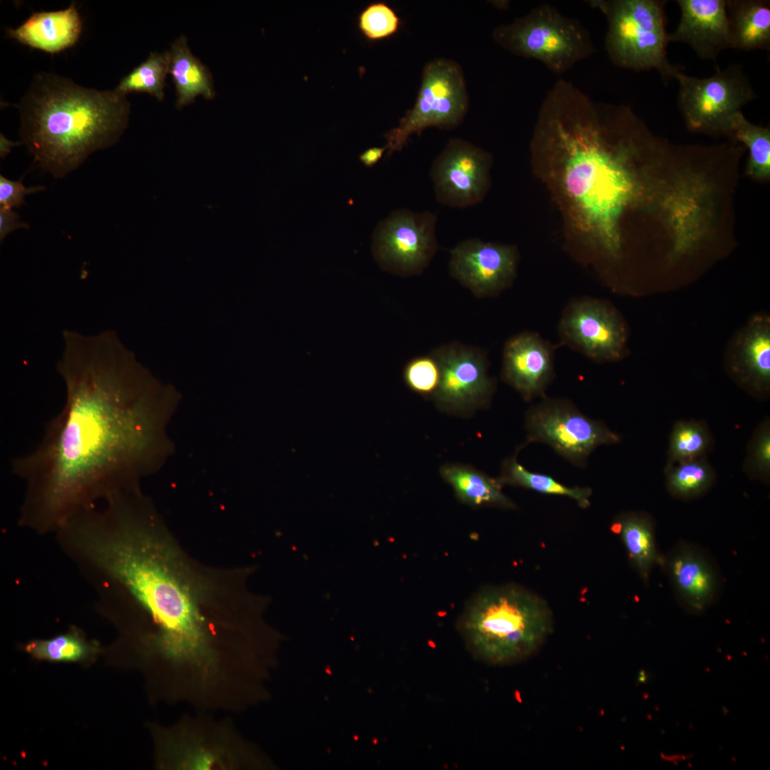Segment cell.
Returning a JSON list of instances; mask_svg holds the SVG:
<instances>
[{
	"label": "cell",
	"instance_id": "1",
	"mask_svg": "<svg viewBox=\"0 0 770 770\" xmlns=\"http://www.w3.org/2000/svg\"><path fill=\"white\" fill-rule=\"evenodd\" d=\"M103 570L138 616L133 642L162 700L232 714L250 704L256 653L245 570L200 563L160 521L118 537Z\"/></svg>",
	"mask_w": 770,
	"mask_h": 770
},
{
	"label": "cell",
	"instance_id": "2",
	"mask_svg": "<svg viewBox=\"0 0 770 770\" xmlns=\"http://www.w3.org/2000/svg\"><path fill=\"white\" fill-rule=\"evenodd\" d=\"M57 371L66 401L30 453L14 459L26 484L21 520L61 526L78 510L135 488L160 453L161 411L153 385L112 331L63 334Z\"/></svg>",
	"mask_w": 770,
	"mask_h": 770
},
{
	"label": "cell",
	"instance_id": "3",
	"mask_svg": "<svg viewBox=\"0 0 770 770\" xmlns=\"http://www.w3.org/2000/svg\"><path fill=\"white\" fill-rule=\"evenodd\" d=\"M18 108L22 143L43 169L63 178L94 152L116 143L127 126L130 106L115 89L88 88L41 72Z\"/></svg>",
	"mask_w": 770,
	"mask_h": 770
},
{
	"label": "cell",
	"instance_id": "4",
	"mask_svg": "<svg viewBox=\"0 0 770 770\" xmlns=\"http://www.w3.org/2000/svg\"><path fill=\"white\" fill-rule=\"evenodd\" d=\"M458 630L471 653L486 663L505 665L533 655L553 630L548 603L515 585L481 590L468 602Z\"/></svg>",
	"mask_w": 770,
	"mask_h": 770
},
{
	"label": "cell",
	"instance_id": "5",
	"mask_svg": "<svg viewBox=\"0 0 770 770\" xmlns=\"http://www.w3.org/2000/svg\"><path fill=\"white\" fill-rule=\"evenodd\" d=\"M210 713H186L173 724L155 728L158 766L165 770H244L262 766L232 719H217Z\"/></svg>",
	"mask_w": 770,
	"mask_h": 770
},
{
	"label": "cell",
	"instance_id": "6",
	"mask_svg": "<svg viewBox=\"0 0 770 770\" xmlns=\"http://www.w3.org/2000/svg\"><path fill=\"white\" fill-rule=\"evenodd\" d=\"M667 1L597 0L590 1L608 23L605 48L617 66L636 71L655 70L664 81L679 67L667 55Z\"/></svg>",
	"mask_w": 770,
	"mask_h": 770
},
{
	"label": "cell",
	"instance_id": "7",
	"mask_svg": "<svg viewBox=\"0 0 770 770\" xmlns=\"http://www.w3.org/2000/svg\"><path fill=\"white\" fill-rule=\"evenodd\" d=\"M493 38L511 53L539 61L559 74L595 51L588 32L577 21L547 4L497 26Z\"/></svg>",
	"mask_w": 770,
	"mask_h": 770
},
{
	"label": "cell",
	"instance_id": "8",
	"mask_svg": "<svg viewBox=\"0 0 770 770\" xmlns=\"http://www.w3.org/2000/svg\"><path fill=\"white\" fill-rule=\"evenodd\" d=\"M678 81L677 105L687 126L693 131L730 135L733 120L741 108L758 98L742 66L732 64L714 74L698 78L673 74Z\"/></svg>",
	"mask_w": 770,
	"mask_h": 770
},
{
	"label": "cell",
	"instance_id": "9",
	"mask_svg": "<svg viewBox=\"0 0 770 770\" xmlns=\"http://www.w3.org/2000/svg\"><path fill=\"white\" fill-rule=\"evenodd\" d=\"M468 108V95L461 67L444 58L433 59L423 67L421 86L414 106L399 125L385 135L387 155L401 150L414 133L420 135L430 127L452 130L463 121Z\"/></svg>",
	"mask_w": 770,
	"mask_h": 770
},
{
	"label": "cell",
	"instance_id": "10",
	"mask_svg": "<svg viewBox=\"0 0 770 770\" xmlns=\"http://www.w3.org/2000/svg\"><path fill=\"white\" fill-rule=\"evenodd\" d=\"M527 443L550 446L573 465L585 468L598 446L619 442L620 436L606 425L583 414L566 400L545 399L526 413Z\"/></svg>",
	"mask_w": 770,
	"mask_h": 770
},
{
	"label": "cell",
	"instance_id": "11",
	"mask_svg": "<svg viewBox=\"0 0 770 770\" xmlns=\"http://www.w3.org/2000/svg\"><path fill=\"white\" fill-rule=\"evenodd\" d=\"M437 216L431 211L397 210L376 227L373 252L385 270L401 276L421 274L438 250Z\"/></svg>",
	"mask_w": 770,
	"mask_h": 770
},
{
	"label": "cell",
	"instance_id": "12",
	"mask_svg": "<svg viewBox=\"0 0 770 770\" xmlns=\"http://www.w3.org/2000/svg\"><path fill=\"white\" fill-rule=\"evenodd\" d=\"M431 354L440 368V383L432 396L440 409L462 413L489 402L494 382L481 349L453 342L434 349Z\"/></svg>",
	"mask_w": 770,
	"mask_h": 770
},
{
	"label": "cell",
	"instance_id": "13",
	"mask_svg": "<svg viewBox=\"0 0 770 770\" xmlns=\"http://www.w3.org/2000/svg\"><path fill=\"white\" fill-rule=\"evenodd\" d=\"M491 155L461 138L449 140L433 161L430 177L436 200L453 207L482 200L490 185Z\"/></svg>",
	"mask_w": 770,
	"mask_h": 770
},
{
	"label": "cell",
	"instance_id": "14",
	"mask_svg": "<svg viewBox=\"0 0 770 770\" xmlns=\"http://www.w3.org/2000/svg\"><path fill=\"white\" fill-rule=\"evenodd\" d=\"M449 273L478 297L497 294L512 282L516 255L510 246L469 238L450 251Z\"/></svg>",
	"mask_w": 770,
	"mask_h": 770
},
{
	"label": "cell",
	"instance_id": "15",
	"mask_svg": "<svg viewBox=\"0 0 770 770\" xmlns=\"http://www.w3.org/2000/svg\"><path fill=\"white\" fill-rule=\"evenodd\" d=\"M567 342L599 361L619 359L626 343V329L618 314L605 303L582 300L568 308L560 322Z\"/></svg>",
	"mask_w": 770,
	"mask_h": 770
},
{
	"label": "cell",
	"instance_id": "16",
	"mask_svg": "<svg viewBox=\"0 0 770 770\" xmlns=\"http://www.w3.org/2000/svg\"><path fill=\"white\" fill-rule=\"evenodd\" d=\"M680 18L669 42L690 46L697 56L716 62L719 54L734 48L727 0H677Z\"/></svg>",
	"mask_w": 770,
	"mask_h": 770
},
{
	"label": "cell",
	"instance_id": "17",
	"mask_svg": "<svg viewBox=\"0 0 770 770\" xmlns=\"http://www.w3.org/2000/svg\"><path fill=\"white\" fill-rule=\"evenodd\" d=\"M502 376L525 400L543 395L553 376L548 345L532 333L511 337L503 349Z\"/></svg>",
	"mask_w": 770,
	"mask_h": 770
},
{
	"label": "cell",
	"instance_id": "18",
	"mask_svg": "<svg viewBox=\"0 0 770 770\" xmlns=\"http://www.w3.org/2000/svg\"><path fill=\"white\" fill-rule=\"evenodd\" d=\"M732 371L740 381L759 391L770 382V322L755 316L736 335L728 351Z\"/></svg>",
	"mask_w": 770,
	"mask_h": 770
},
{
	"label": "cell",
	"instance_id": "19",
	"mask_svg": "<svg viewBox=\"0 0 770 770\" xmlns=\"http://www.w3.org/2000/svg\"><path fill=\"white\" fill-rule=\"evenodd\" d=\"M83 24L73 2L66 9L34 13L21 25L9 29V35L24 45L50 53L73 46L82 33Z\"/></svg>",
	"mask_w": 770,
	"mask_h": 770
},
{
	"label": "cell",
	"instance_id": "20",
	"mask_svg": "<svg viewBox=\"0 0 770 770\" xmlns=\"http://www.w3.org/2000/svg\"><path fill=\"white\" fill-rule=\"evenodd\" d=\"M668 570L676 592L689 610L699 613L709 606L718 582L703 554L692 547L680 548L669 559Z\"/></svg>",
	"mask_w": 770,
	"mask_h": 770
},
{
	"label": "cell",
	"instance_id": "21",
	"mask_svg": "<svg viewBox=\"0 0 770 770\" xmlns=\"http://www.w3.org/2000/svg\"><path fill=\"white\" fill-rule=\"evenodd\" d=\"M727 13L734 48L770 50V2L727 0Z\"/></svg>",
	"mask_w": 770,
	"mask_h": 770
},
{
	"label": "cell",
	"instance_id": "22",
	"mask_svg": "<svg viewBox=\"0 0 770 770\" xmlns=\"http://www.w3.org/2000/svg\"><path fill=\"white\" fill-rule=\"evenodd\" d=\"M169 73L176 91L178 108L193 102L197 96L212 99L215 96L212 74L208 68L195 57L185 36L171 45Z\"/></svg>",
	"mask_w": 770,
	"mask_h": 770
},
{
	"label": "cell",
	"instance_id": "23",
	"mask_svg": "<svg viewBox=\"0 0 770 770\" xmlns=\"http://www.w3.org/2000/svg\"><path fill=\"white\" fill-rule=\"evenodd\" d=\"M440 472L463 503L474 507L515 508V503L502 491L503 486L498 478L461 464L445 465Z\"/></svg>",
	"mask_w": 770,
	"mask_h": 770
},
{
	"label": "cell",
	"instance_id": "24",
	"mask_svg": "<svg viewBox=\"0 0 770 770\" xmlns=\"http://www.w3.org/2000/svg\"><path fill=\"white\" fill-rule=\"evenodd\" d=\"M613 528L617 529L637 572L643 579H647L658 560L651 520L642 513H627L618 517Z\"/></svg>",
	"mask_w": 770,
	"mask_h": 770
},
{
	"label": "cell",
	"instance_id": "25",
	"mask_svg": "<svg viewBox=\"0 0 770 770\" xmlns=\"http://www.w3.org/2000/svg\"><path fill=\"white\" fill-rule=\"evenodd\" d=\"M498 480L502 486H520L542 493L569 497L582 508H587L590 505L592 490L590 488L569 487L548 475L531 472L518 462L516 455L503 463Z\"/></svg>",
	"mask_w": 770,
	"mask_h": 770
},
{
	"label": "cell",
	"instance_id": "26",
	"mask_svg": "<svg viewBox=\"0 0 770 770\" xmlns=\"http://www.w3.org/2000/svg\"><path fill=\"white\" fill-rule=\"evenodd\" d=\"M169 68V51L151 53L145 61L124 76L115 89L125 96L131 92L148 93L163 101Z\"/></svg>",
	"mask_w": 770,
	"mask_h": 770
},
{
	"label": "cell",
	"instance_id": "27",
	"mask_svg": "<svg viewBox=\"0 0 770 770\" xmlns=\"http://www.w3.org/2000/svg\"><path fill=\"white\" fill-rule=\"evenodd\" d=\"M730 135L743 143L749 149V173L758 178L769 175L770 172L769 129L750 123L741 112L733 120Z\"/></svg>",
	"mask_w": 770,
	"mask_h": 770
},
{
	"label": "cell",
	"instance_id": "28",
	"mask_svg": "<svg viewBox=\"0 0 770 770\" xmlns=\"http://www.w3.org/2000/svg\"><path fill=\"white\" fill-rule=\"evenodd\" d=\"M713 474L709 465L697 459L669 468L667 484L669 492L680 498H690L709 488Z\"/></svg>",
	"mask_w": 770,
	"mask_h": 770
},
{
	"label": "cell",
	"instance_id": "29",
	"mask_svg": "<svg viewBox=\"0 0 770 770\" xmlns=\"http://www.w3.org/2000/svg\"><path fill=\"white\" fill-rule=\"evenodd\" d=\"M709 444V436L706 429L696 422L679 421L672 431L669 464L679 463L697 459Z\"/></svg>",
	"mask_w": 770,
	"mask_h": 770
},
{
	"label": "cell",
	"instance_id": "30",
	"mask_svg": "<svg viewBox=\"0 0 770 770\" xmlns=\"http://www.w3.org/2000/svg\"><path fill=\"white\" fill-rule=\"evenodd\" d=\"M400 25L401 19L394 10L381 1L367 5L357 18L359 31L371 41L383 40L394 35Z\"/></svg>",
	"mask_w": 770,
	"mask_h": 770
},
{
	"label": "cell",
	"instance_id": "31",
	"mask_svg": "<svg viewBox=\"0 0 770 770\" xmlns=\"http://www.w3.org/2000/svg\"><path fill=\"white\" fill-rule=\"evenodd\" d=\"M26 650L38 659L77 660L86 656L88 646L79 636L70 633L48 640L32 641Z\"/></svg>",
	"mask_w": 770,
	"mask_h": 770
},
{
	"label": "cell",
	"instance_id": "32",
	"mask_svg": "<svg viewBox=\"0 0 770 770\" xmlns=\"http://www.w3.org/2000/svg\"><path fill=\"white\" fill-rule=\"evenodd\" d=\"M403 376L411 390L424 396H433L440 383V368L432 354L417 356L406 364Z\"/></svg>",
	"mask_w": 770,
	"mask_h": 770
},
{
	"label": "cell",
	"instance_id": "33",
	"mask_svg": "<svg viewBox=\"0 0 770 770\" xmlns=\"http://www.w3.org/2000/svg\"><path fill=\"white\" fill-rule=\"evenodd\" d=\"M749 468L759 475H767L770 470V430L764 423L756 434L749 456Z\"/></svg>",
	"mask_w": 770,
	"mask_h": 770
},
{
	"label": "cell",
	"instance_id": "34",
	"mask_svg": "<svg viewBox=\"0 0 770 770\" xmlns=\"http://www.w3.org/2000/svg\"><path fill=\"white\" fill-rule=\"evenodd\" d=\"M43 186L26 188L20 181H13L0 175V208L13 209L24 203L27 195L43 190Z\"/></svg>",
	"mask_w": 770,
	"mask_h": 770
},
{
	"label": "cell",
	"instance_id": "35",
	"mask_svg": "<svg viewBox=\"0 0 770 770\" xmlns=\"http://www.w3.org/2000/svg\"><path fill=\"white\" fill-rule=\"evenodd\" d=\"M27 225L20 221L19 215L13 209L0 208V240L18 228H25Z\"/></svg>",
	"mask_w": 770,
	"mask_h": 770
},
{
	"label": "cell",
	"instance_id": "36",
	"mask_svg": "<svg viewBox=\"0 0 770 770\" xmlns=\"http://www.w3.org/2000/svg\"><path fill=\"white\" fill-rule=\"evenodd\" d=\"M386 147H373L364 151L359 155V160L368 168L374 166L381 158Z\"/></svg>",
	"mask_w": 770,
	"mask_h": 770
},
{
	"label": "cell",
	"instance_id": "37",
	"mask_svg": "<svg viewBox=\"0 0 770 770\" xmlns=\"http://www.w3.org/2000/svg\"><path fill=\"white\" fill-rule=\"evenodd\" d=\"M19 143H14L6 139L4 135H1V157L4 158L11 150V148Z\"/></svg>",
	"mask_w": 770,
	"mask_h": 770
},
{
	"label": "cell",
	"instance_id": "38",
	"mask_svg": "<svg viewBox=\"0 0 770 770\" xmlns=\"http://www.w3.org/2000/svg\"><path fill=\"white\" fill-rule=\"evenodd\" d=\"M639 681L640 682H647L648 681V674L645 671H642L640 672Z\"/></svg>",
	"mask_w": 770,
	"mask_h": 770
}]
</instances>
